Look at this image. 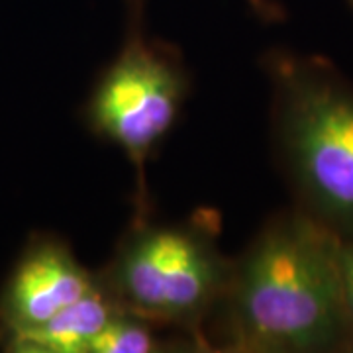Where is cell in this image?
<instances>
[{"label":"cell","instance_id":"cell-1","mask_svg":"<svg viewBox=\"0 0 353 353\" xmlns=\"http://www.w3.org/2000/svg\"><path fill=\"white\" fill-rule=\"evenodd\" d=\"M338 248L340 238L296 206L267 220L232 261L208 352H352Z\"/></svg>","mask_w":353,"mask_h":353},{"label":"cell","instance_id":"cell-2","mask_svg":"<svg viewBox=\"0 0 353 353\" xmlns=\"http://www.w3.org/2000/svg\"><path fill=\"white\" fill-rule=\"evenodd\" d=\"M271 132L294 206L353 238V85L320 55L269 50Z\"/></svg>","mask_w":353,"mask_h":353},{"label":"cell","instance_id":"cell-3","mask_svg":"<svg viewBox=\"0 0 353 353\" xmlns=\"http://www.w3.org/2000/svg\"><path fill=\"white\" fill-rule=\"evenodd\" d=\"M220 218L199 210L175 224L132 218L112 257L97 271L122 312L176 332L208 352L206 330L228 289L234 257L218 245Z\"/></svg>","mask_w":353,"mask_h":353},{"label":"cell","instance_id":"cell-4","mask_svg":"<svg viewBox=\"0 0 353 353\" xmlns=\"http://www.w3.org/2000/svg\"><path fill=\"white\" fill-rule=\"evenodd\" d=\"M181 51L148 34L145 0H126V34L83 108L92 136L126 153L134 167V218L152 216L145 165L175 128L189 97Z\"/></svg>","mask_w":353,"mask_h":353},{"label":"cell","instance_id":"cell-5","mask_svg":"<svg viewBox=\"0 0 353 353\" xmlns=\"http://www.w3.org/2000/svg\"><path fill=\"white\" fill-rule=\"evenodd\" d=\"M94 285L97 271H88L61 236L30 234L0 287V352L83 299Z\"/></svg>","mask_w":353,"mask_h":353},{"label":"cell","instance_id":"cell-6","mask_svg":"<svg viewBox=\"0 0 353 353\" xmlns=\"http://www.w3.org/2000/svg\"><path fill=\"white\" fill-rule=\"evenodd\" d=\"M118 314L120 306L97 275L94 289L39 328L10 341L4 353H87L90 340Z\"/></svg>","mask_w":353,"mask_h":353},{"label":"cell","instance_id":"cell-7","mask_svg":"<svg viewBox=\"0 0 353 353\" xmlns=\"http://www.w3.org/2000/svg\"><path fill=\"white\" fill-rule=\"evenodd\" d=\"M161 328L138 316L122 314L112 320L90 340L87 353H155L165 352L169 341L159 338Z\"/></svg>","mask_w":353,"mask_h":353},{"label":"cell","instance_id":"cell-8","mask_svg":"<svg viewBox=\"0 0 353 353\" xmlns=\"http://www.w3.org/2000/svg\"><path fill=\"white\" fill-rule=\"evenodd\" d=\"M338 259H340V275H341V289H343V301H345V310L350 318L353 338V238L341 240L338 248ZM353 352V345H352Z\"/></svg>","mask_w":353,"mask_h":353},{"label":"cell","instance_id":"cell-9","mask_svg":"<svg viewBox=\"0 0 353 353\" xmlns=\"http://www.w3.org/2000/svg\"><path fill=\"white\" fill-rule=\"evenodd\" d=\"M245 4L265 24H277V22H283L287 18L285 8L279 4L277 0H245Z\"/></svg>","mask_w":353,"mask_h":353},{"label":"cell","instance_id":"cell-10","mask_svg":"<svg viewBox=\"0 0 353 353\" xmlns=\"http://www.w3.org/2000/svg\"><path fill=\"white\" fill-rule=\"evenodd\" d=\"M345 2H347V6L352 8V12H353V0H345Z\"/></svg>","mask_w":353,"mask_h":353}]
</instances>
